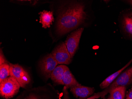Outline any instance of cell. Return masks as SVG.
Segmentation results:
<instances>
[{"mask_svg":"<svg viewBox=\"0 0 132 99\" xmlns=\"http://www.w3.org/2000/svg\"><path fill=\"white\" fill-rule=\"evenodd\" d=\"M87 18L85 6L80 2L72 1L65 4L59 10L56 32L63 35L77 28Z\"/></svg>","mask_w":132,"mask_h":99,"instance_id":"cell-1","label":"cell"},{"mask_svg":"<svg viewBox=\"0 0 132 99\" xmlns=\"http://www.w3.org/2000/svg\"><path fill=\"white\" fill-rule=\"evenodd\" d=\"M14 99H61L60 94L52 86H45L27 89Z\"/></svg>","mask_w":132,"mask_h":99,"instance_id":"cell-2","label":"cell"},{"mask_svg":"<svg viewBox=\"0 0 132 99\" xmlns=\"http://www.w3.org/2000/svg\"><path fill=\"white\" fill-rule=\"evenodd\" d=\"M132 83V67L120 74L108 87L88 97L87 99H97L104 98L107 94L117 87L126 86Z\"/></svg>","mask_w":132,"mask_h":99,"instance_id":"cell-3","label":"cell"},{"mask_svg":"<svg viewBox=\"0 0 132 99\" xmlns=\"http://www.w3.org/2000/svg\"><path fill=\"white\" fill-rule=\"evenodd\" d=\"M20 87L14 78L9 77L0 82V95L6 99L12 98L18 93Z\"/></svg>","mask_w":132,"mask_h":99,"instance_id":"cell-4","label":"cell"},{"mask_svg":"<svg viewBox=\"0 0 132 99\" xmlns=\"http://www.w3.org/2000/svg\"><path fill=\"white\" fill-rule=\"evenodd\" d=\"M10 76L14 78L20 84L21 87L26 88L31 82V77L28 72L18 64H10Z\"/></svg>","mask_w":132,"mask_h":99,"instance_id":"cell-5","label":"cell"},{"mask_svg":"<svg viewBox=\"0 0 132 99\" xmlns=\"http://www.w3.org/2000/svg\"><path fill=\"white\" fill-rule=\"evenodd\" d=\"M58 64L52 54L44 56L39 62L41 72L46 79L51 78V74Z\"/></svg>","mask_w":132,"mask_h":99,"instance_id":"cell-6","label":"cell"},{"mask_svg":"<svg viewBox=\"0 0 132 99\" xmlns=\"http://www.w3.org/2000/svg\"><path fill=\"white\" fill-rule=\"evenodd\" d=\"M52 55L59 65H69L72 58L64 42L59 44L51 53Z\"/></svg>","mask_w":132,"mask_h":99,"instance_id":"cell-7","label":"cell"},{"mask_svg":"<svg viewBox=\"0 0 132 99\" xmlns=\"http://www.w3.org/2000/svg\"><path fill=\"white\" fill-rule=\"evenodd\" d=\"M84 31V28H80L71 33L67 36L65 41V45L72 58L76 52L79 46L80 39Z\"/></svg>","mask_w":132,"mask_h":99,"instance_id":"cell-8","label":"cell"},{"mask_svg":"<svg viewBox=\"0 0 132 99\" xmlns=\"http://www.w3.org/2000/svg\"><path fill=\"white\" fill-rule=\"evenodd\" d=\"M70 92L73 96L79 99H87L95 91L93 87L84 86L80 85L70 88Z\"/></svg>","mask_w":132,"mask_h":99,"instance_id":"cell-9","label":"cell"},{"mask_svg":"<svg viewBox=\"0 0 132 99\" xmlns=\"http://www.w3.org/2000/svg\"><path fill=\"white\" fill-rule=\"evenodd\" d=\"M68 67L64 65H60L56 67L51 74V79L57 85H64L63 77L65 70Z\"/></svg>","mask_w":132,"mask_h":99,"instance_id":"cell-10","label":"cell"},{"mask_svg":"<svg viewBox=\"0 0 132 99\" xmlns=\"http://www.w3.org/2000/svg\"><path fill=\"white\" fill-rule=\"evenodd\" d=\"M63 81L64 85L68 88H70L81 85L76 79L69 67L65 70L64 73Z\"/></svg>","mask_w":132,"mask_h":99,"instance_id":"cell-11","label":"cell"},{"mask_svg":"<svg viewBox=\"0 0 132 99\" xmlns=\"http://www.w3.org/2000/svg\"><path fill=\"white\" fill-rule=\"evenodd\" d=\"M40 22L41 23L43 28L46 29L50 27L53 21L54 20L52 12L44 10L39 13Z\"/></svg>","mask_w":132,"mask_h":99,"instance_id":"cell-12","label":"cell"},{"mask_svg":"<svg viewBox=\"0 0 132 99\" xmlns=\"http://www.w3.org/2000/svg\"><path fill=\"white\" fill-rule=\"evenodd\" d=\"M122 27L125 32L132 37V11L123 16Z\"/></svg>","mask_w":132,"mask_h":99,"instance_id":"cell-13","label":"cell"},{"mask_svg":"<svg viewBox=\"0 0 132 99\" xmlns=\"http://www.w3.org/2000/svg\"><path fill=\"white\" fill-rule=\"evenodd\" d=\"M132 62V59L129 62V63L125 65V66L123 67L122 69L119 70L118 71H117V72H115L113 74L109 76V77H108L106 79H105L103 82L101 83L100 85V86L101 89H105L108 87L114 80H115V79L119 75L121 72L125 70V69L128 67L129 64H130V63Z\"/></svg>","mask_w":132,"mask_h":99,"instance_id":"cell-14","label":"cell"},{"mask_svg":"<svg viewBox=\"0 0 132 99\" xmlns=\"http://www.w3.org/2000/svg\"><path fill=\"white\" fill-rule=\"evenodd\" d=\"M126 87L119 86L113 89L110 92L112 99H124L125 97Z\"/></svg>","mask_w":132,"mask_h":99,"instance_id":"cell-15","label":"cell"},{"mask_svg":"<svg viewBox=\"0 0 132 99\" xmlns=\"http://www.w3.org/2000/svg\"><path fill=\"white\" fill-rule=\"evenodd\" d=\"M10 76V65L8 62L0 65V82Z\"/></svg>","mask_w":132,"mask_h":99,"instance_id":"cell-16","label":"cell"},{"mask_svg":"<svg viewBox=\"0 0 132 99\" xmlns=\"http://www.w3.org/2000/svg\"><path fill=\"white\" fill-rule=\"evenodd\" d=\"M68 88L64 86L63 89V98L62 99H71L69 95Z\"/></svg>","mask_w":132,"mask_h":99,"instance_id":"cell-17","label":"cell"},{"mask_svg":"<svg viewBox=\"0 0 132 99\" xmlns=\"http://www.w3.org/2000/svg\"><path fill=\"white\" fill-rule=\"evenodd\" d=\"M1 56H0V65L4 63L8 62L6 60V58L4 56L3 54L2 51V49H1Z\"/></svg>","mask_w":132,"mask_h":99,"instance_id":"cell-18","label":"cell"},{"mask_svg":"<svg viewBox=\"0 0 132 99\" xmlns=\"http://www.w3.org/2000/svg\"><path fill=\"white\" fill-rule=\"evenodd\" d=\"M126 99H132V88L127 94Z\"/></svg>","mask_w":132,"mask_h":99,"instance_id":"cell-19","label":"cell"},{"mask_svg":"<svg viewBox=\"0 0 132 99\" xmlns=\"http://www.w3.org/2000/svg\"><path fill=\"white\" fill-rule=\"evenodd\" d=\"M129 2L131 5H132V1H129Z\"/></svg>","mask_w":132,"mask_h":99,"instance_id":"cell-20","label":"cell"},{"mask_svg":"<svg viewBox=\"0 0 132 99\" xmlns=\"http://www.w3.org/2000/svg\"><path fill=\"white\" fill-rule=\"evenodd\" d=\"M109 99H112V97H109Z\"/></svg>","mask_w":132,"mask_h":99,"instance_id":"cell-21","label":"cell"},{"mask_svg":"<svg viewBox=\"0 0 132 99\" xmlns=\"http://www.w3.org/2000/svg\"><path fill=\"white\" fill-rule=\"evenodd\" d=\"M108 99H109V98H108Z\"/></svg>","mask_w":132,"mask_h":99,"instance_id":"cell-22","label":"cell"}]
</instances>
